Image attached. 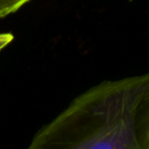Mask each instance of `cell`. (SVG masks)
Masks as SVG:
<instances>
[{
    "label": "cell",
    "mask_w": 149,
    "mask_h": 149,
    "mask_svg": "<svg viewBox=\"0 0 149 149\" xmlns=\"http://www.w3.org/2000/svg\"><path fill=\"white\" fill-rule=\"evenodd\" d=\"M30 149H149V72L106 80L79 95Z\"/></svg>",
    "instance_id": "1"
},
{
    "label": "cell",
    "mask_w": 149,
    "mask_h": 149,
    "mask_svg": "<svg viewBox=\"0 0 149 149\" xmlns=\"http://www.w3.org/2000/svg\"><path fill=\"white\" fill-rule=\"evenodd\" d=\"M31 0H0V17L16 12Z\"/></svg>",
    "instance_id": "2"
},
{
    "label": "cell",
    "mask_w": 149,
    "mask_h": 149,
    "mask_svg": "<svg viewBox=\"0 0 149 149\" xmlns=\"http://www.w3.org/2000/svg\"><path fill=\"white\" fill-rule=\"evenodd\" d=\"M14 37L11 33L9 32H3L0 33V52L5 48L10 43L12 42Z\"/></svg>",
    "instance_id": "3"
}]
</instances>
